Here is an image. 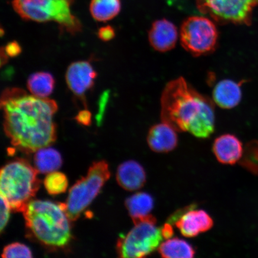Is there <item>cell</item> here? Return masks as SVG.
<instances>
[{
    "mask_svg": "<svg viewBox=\"0 0 258 258\" xmlns=\"http://www.w3.org/2000/svg\"><path fill=\"white\" fill-rule=\"evenodd\" d=\"M1 107L5 133L22 152L35 153L55 141L53 116L58 106L54 100L27 95L19 88L8 89L2 95Z\"/></svg>",
    "mask_w": 258,
    "mask_h": 258,
    "instance_id": "1",
    "label": "cell"
},
{
    "mask_svg": "<svg viewBox=\"0 0 258 258\" xmlns=\"http://www.w3.org/2000/svg\"><path fill=\"white\" fill-rule=\"evenodd\" d=\"M214 101L193 88L183 77L171 81L161 97L162 122L176 132H188L200 139L215 131Z\"/></svg>",
    "mask_w": 258,
    "mask_h": 258,
    "instance_id": "2",
    "label": "cell"
},
{
    "mask_svg": "<svg viewBox=\"0 0 258 258\" xmlns=\"http://www.w3.org/2000/svg\"><path fill=\"white\" fill-rule=\"evenodd\" d=\"M23 214L29 233L44 246L59 249L72 240L71 220L60 204L40 200L31 201Z\"/></svg>",
    "mask_w": 258,
    "mask_h": 258,
    "instance_id": "3",
    "label": "cell"
},
{
    "mask_svg": "<svg viewBox=\"0 0 258 258\" xmlns=\"http://www.w3.org/2000/svg\"><path fill=\"white\" fill-rule=\"evenodd\" d=\"M38 171L24 159L10 161L0 173L1 195L7 200L12 211L23 212L40 186Z\"/></svg>",
    "mask_w": 258,
    "mask_h": 258,
    "instance_id": "4",
    "label": "cell"
},
{
    "mask_svg": "<svg viewBox=\"0 0 258 258\" xmlns=\"http://www.w3.org/2000/svg\"><path fill=\"white\" fill-rule=\"evenodd\" d=\"M71 0H12L14 11L25 20L54 22L70 34L82 30L79 19L72 14Z\"/></svg>",
    "mask_w": 258,
    "mask_h": 258,
    "instance_id": "5",
    "label": "cell"
},
{
    "mask_svg": "<svg viewBox=\"0 0 258 258\" xmlns=\"http://www.w3.org/2000/svg\"><path fill=\"white\" fill-rule=\"evenodd\" d=\"M110 176L107 162L105 160L96 161L90 167L87 175L71 188L66 202L59 203L71 221L79 219L98 195Z\"/></svg>",
    "mask_w": 258,
    "mask_h": 258,
    "instance_id": "6",
    "label": "cell"
},
{
    "mask_svg": "<svg viewBox=\"0 0 258 258\" xmlns=\"http://www.w3.org/2000/svg\"><path fill=\"white\" fill-rule=\"evenodd\" d=\"M156 224V218L151 215L135 224V227L117 241L118 256L139 258L153 253L164 239L161 228Z\"/></svg>",
    "mask_w": 258,
    "mask_h": 258,
    "instance_id": "7",
    "label": "cell"
},
{
    "mask_svg": "<svg viewBox=\"0 0 258 258\" xmlns=\"http://www.w3.org/2000/svg\"><path fill=\"white\" fill-rule=\"evenodd\" d=\"M179 38L182 46L192 56L207 55L217 49L219 32L217 26L203 16H190L181 25Z\"/></svg>",
    "mask_w": 258,
    "mask_h": 258,
    "instance_id": "8",
    "label": "cell"
},
{
    "mask_svg": "<svg viewBox=\"0 0 258 258\" xmlns=\"http://www.w3.org/2000/svg\"><path fill=\"white\" fill-rule=\"evenodd\" d=\"M196 6L219 24L249 26L258 0H196Z\"/></svg>",
    "mask_w": 258,
    "mask_h": 258,
    "instance_id": "9",
    "label": "cell"
},
{
    "mask_svg": "<svg viewBox=\"0 0 258 258\" xmlns=\"http://www.w3.org/2000/svg\"><path fill=\"white\" fill-rule=\"evenodd\" d=\"M98 74L89 61L73 62L68 68L66 82L69 89L77 96L83 98L94 86Z\"/></svg>",
    "mask_w": 258,
    "mask_h": 258,
    "instance_id": "10",
    "label": "cell"
},
{
    "mask_svg": "<svg viewBox=\"0 0 258 258\" xmlns=\"http://www.w3.org/2000/svg\"><path fill=\"white\" fill-rule=\"evenodd\" d=\"M196 207L195 205L189 206L175 223L180 233L186 237L198 236L211 230L214 226L211 216L203 210H195Z\"/></svg>",
    "mask_w": 258,
    "mask_h": 258,
    "instance_id": "11",
    "label": "cell"
},
{
    "mask_svg": "<svg viewBox=\"0 0 258 258\" xmlns=\"http://www.w3.org/2000/svg\"><path fill=\"white\" fill-rule=\"evenodd\" d=\"M179 33L172 22L166 19L156 21L148 32L151 46L159 52H167L175 48Z\"/></svg>",
    "mask_w": 258,
    "mask_h": 258,
    "instance_id": "12",
    "label": "cell"
},
{
    "mask_svg": "<svg viewBox=\"0 0 258 258\" xmlns=\"http://www.w3.org/2000/svg\"><path fill=\"white\" fill-rule=\"evenodd\" d=\"M212 149L219 163L229 165L240 161L244 152L239 139L231 134L222 135L216 139Z\"/></svg>",
    "mask_w": 258,
    "mask_h": 258,
    "instance_id": "13",
    "label": "cell"
},
{
    "mask_svg": "<svg viewBox=\"0 0 258 258\" xmlns=\"http://www.w3.org/2000/svg\"><path fill=\"white\" fill-rule=\"evenodd\" d=\"M147 142L148 146L154 152L166 153L175 149L178 137L175 129L162 122L150 128Z\"/></svg>",
    "mask_w": 258,
    "mask_h": 258,
    "instance_id": "14",
    "label": "cell"
},
{
    "mask_svg": "<svg viewBox=\"0 0 258 258\" xmlns=\"http://www.w3.org/2000/svg\"><path fill=\"white\" fill-rule=\"evenodd\" d=\"M116 178L122 188L134 191L143 188L146 183L147 176L144 167L140 163L128 160L119 166Z\"/></svg>",
    "mask_w": 258,
    "mask_h": 258,
    "instance_id": "15",
    "label": "cell"
},
{
    "mask_svg": "<svg viewBox=\"0 0 258 258\" xmlns=\"http://www.w3.org/2000/svg\"><path fill=\"white\" fill-rule=\"evenodd\" d=\"M241 84L231 80H221L212 92V100L222 109L234 108L240 104L242 98Z\"/></svg>",
    "mask_w": 258,
    "mask_h": 258,
    "instance_id": "16",
    "label": "cell"
},
{
    "mask_svg": "<svg viewBox=\"0 0 258 258\" xmlns=\"http://www.w3.org/2000/svg\"><path fill=\"white\" fill-rule=\"evenodd\" d=\"M125 206L135 224L150 215L154 201L150 194L137 192L126 199Z\"/></svg>",
    "mask_w": 258,
    "mask_h": 258,
    "instance_id": "17",
    "label": "cell"
},
{
    "mask_svg": "<svg viewBox=\"0 0 258 258\" xmlns=\"http://www.w3.org/2000/svg\"><path fill=\"white\" fill-rule=\"evenodd\" d=\"M35 169L41 173H49L59 169L62 164V159L57 150L44 147L35 152L34 158Z\"/></svg>",
    "mask_w": 258,
    "mask_h": 258,
    "instance_id": "18",
    "label": "cell"
},
{
    "mask_svg": "<svg viewBox=\"0 0 258 258\" xmlns=\"http://www.w3.org/2000/svg\"><path fill=\"white\" fill-rule=\"evenodd\" d=\"M55 80L51 74L47 72L32 74L27 81V88L34 96L47 98L53 93Z\"/></svg>",
    "mask_w": 258,
    "mask_h": 258,
    "instance_id": "19",
    "label": "cell"
},
{
    "mask_svg": "<svg viewBox=\"0 0 258 258\" xmlns=\"http://www.w3.org/2000/svg\"><path fill=\"white\" fill-rule=\"evenodd\" d=\"M158 250L161 257L168 258H190L196 254L191 244L178 238L167 239L160 244Z\"/></svg>",
    "mask_w": 258,
    "mask_h": 258,
    "instance_id": "20",
    "label": "cell"
},
{
    "mask_svg": "<svg viewBox=\"0 0 258 258\" xmlns=\"http://www.w3.org/2000/svg\"><path fill=\"white\" fill-rule=\"evenodd\" d=\"M120 0H91L90 14L95 20L105 22L111 20L120 12Z\"/></svg>",
    "mask_w": 258,
    "mask_h": 258,
    "instance_id": "21",
    "label": "cell"
},
{
    "mask_svg": "<svg viewBox=\"0 0 258 258\" xmlns=\"http://www.w3.org/2000/svg\"><path fill=\"white\" fill-rule=\"evenodd\" d=\"M44 185L49 195L55 196L67 191L69 181L64 174L54 171L48 174L44 180Z\"/></svg>",
    "mask_w": 258,
    "mask_h": 258,
    "instance_id": "22",
    "label": "cell"
},
{
    "mask_svg": "<svg viewBox=\"0 0 258 258\" xmlns=\"http://www.w3.org/2000/svg\"><path fill=\"white\" fill-rule=\"evenodd\" d=\"M239 162L250 172L258 175V142H250L244 148L243 156Z\"/></svg>",
    "mask_w": 258,
    "mask_h": 258,
    "instance_id": "23",
    "label": "cell"
},
{
    "mask_svg": "<svg viewBox=\"0 0 258 258\" xmlns=\"http://www.w3.org/2000/svg\"><path fill=\"white\" fill-rule=\"evenodd\" d=\"M4 258H30L32 257L30 248L24 244L14 243L5 247L2 253Z\"/></svg>",
    "mask_w": 258,
    "mask_h": 258,
    "instance_id": "24",
    "label": "cell"
},
{
    "mask_svg": "<svg viewBox=\"0 0 258 258\" xmlns=\"http://www.w3.org/2000/svg\"><path fill=\"white\" fill-rule=\"evenodd\" d=\"M11 207L7 200L4 197L1 195V223H0V231L2 233L3 231L7 225L9 218L10 213L11 211Z\"/></svg>",
    "mask_w": 258,
    "mask_h": 258,
    "instance_id": "25",
    "label": "cell"
},
{
    "mask_svg": "<svg viewBox=\"0 0 258 258\" xmlns=\"http://www.w3.org/2000/svg\"><path fill=\"white\" fill-rule=\"evenodd\" d=\"M98 36L102 41H111L115 36L114 29L109 25L101 27L98 32Z\"/></svg>",
    "mask_w": 258,
    "mask_h": 258,
    "instance_id": "26",
    "label": "cell"
},
{
    "mask_svg": "<svg viewBox=\"0 0 258 258\" xmlns=\"http://www.w3.org/2000/svg\"><path fill=\"white\" fill-rule=\"evenodd\" d=\"M5 51L8 55L11 57H15L19 55L22 52V48L17 41L10 42L6 45Z\"/></svg>",
    "mask_w": 258,
    "mask_h": 258,
    "instance_id": "27",
    "label": "cell"
},
{
    "mask_svg": "<svg viewBox=\"0 0 258 258\" xmlns=\"http://www.w3.org/2000/svg\"><path fill=\"white\" fill-rule=\"evenodd\" d=\"M76 120L79 124L88 126L91 124L92 114L88 110H82L78 113L76 117Z\"/></svg>",
    "mask_w": 258,
    "mask_h": 258,
    "instance_id": "28",
    "label": "cell"
},
{
    "mask_svg": "<svg viewBox=\"0 0 258 258\" xmlns=\"http://www.w3.org/2000/svg\"><path fill=\"white\" fill-rule=\"evenodd\" d=\"M161 233H162L164 239H169L172 237L174 234L172 225L167 222L164 224L162 228H161Z\"/></svg>",
    "mask_w": 258,
    "mask_h": 258,
    "instance_id": "29",
    "label": "cell"
}]
</instances>
